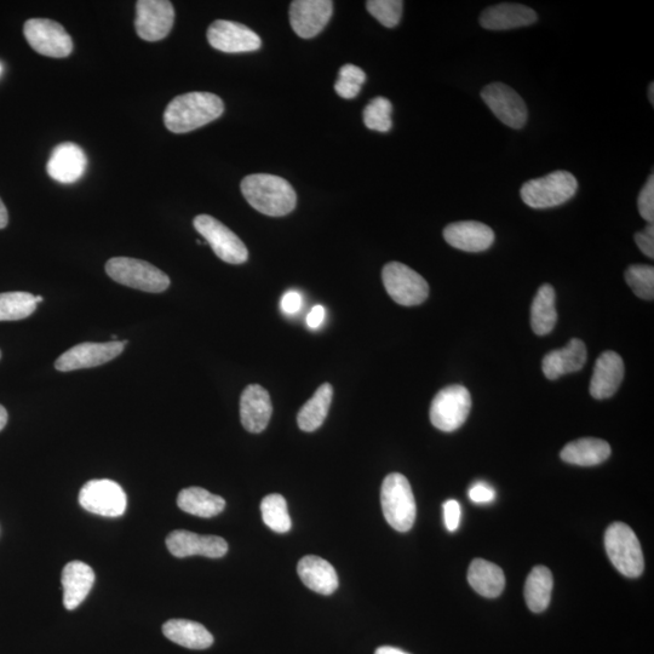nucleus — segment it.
Returning a JSON list of instances; mask_svg holds the SVG:
<instances>
[{"mask_svg":"<svg viewBox=\"0 0 654 654\" xmlns=\"http://www.w3.org/2000/svg\"><path fill=\"white\" fill-rule=\"evenodd\" d=\"M470 409H472V397L469 390L453 384L435 395L430 406V422L441 432H455L467 421Z\"/></svg>","mask_w":654,"mask_h":654,"instance_id":"nucleus-7","label":"nucleus"},{"mask_svg":"<svg viewBox=\"0 0 654 654\" xmlns=\"http://www.w3.org/2000/svg\"><path fill=\"white\" fill-rule=\"evenodd\" d=\"M366 82V74L360 67L354 65H344L335 84V90L338 96L343 99L352 100L360 93L361 86Z\"/></svg>","mask_w":654,"mask_h":654,"instance_id":"nucleus-37","label":"nucleus"},{"mask_svg":"<svg viewBox=\"0 0 654 654\" xmlns=\"http://www.w3.org/2000/svg\"><path fill=\"white\" fill-rule=\"evenodd\" d=\"M79 503L86 512L118 518L125 513L126 495L116 481L101 479L86 483L79 493Z\"/></svg>","mask_w":654,"mask_h":654,"instance_id":"nucleus-11","label":"nucleus"},{"mask_svg":"<svg viewBox=\"0 0 654 654\" xmlns=\"http://www.w3.org/2000/svg\"><path fill=\"white\" fill-rule=\"evenodd\" d=\"M37 303L43 302L42 296H36Z\"/></svg>","mask_w":654,"mask_h":654,"instance_id":"nucleus-49","label":"nucleus"},{"mask_svg":"<svg viewBox=\"0 0 654 654\" xmlns=\"http://www.w3.org/2000/svg\"><path fill=\"white\" fill-rule=\"evenodd\" d=\"M558 320L555 308V291L552 285L545 284L537 291L531 308V326L538 336H545L554 330Z\"/></svg>","mask_w":654,"mask_h":654,"instance_id":"nucleus-32","label":"nucleus"},{"mask_svg":"<svg viewBox=\"0 0 654 654\" xmlns=\"http://www.w3.org/2000/svg\"><path fill=\"white\" fill-rule=\"evenodd\" d=\"M587 357V347L584 342L573 338L564 348L545 355L542 370L548 380H558L561 376L582 370Z\"/></svg>","mask_w":654,"mask_h":654,"instance_id":"nucleus-24","label":"nucleus"},{"mask_svg":"<svg viewBox=\"0 0 654 654\" xmlns=\"http://www.w3.org/2000/svg\"><path fill=\"white\" fill-rule=\"evenodd\" d=\"M8 423V411L5 410V407L0 405V432L7 426Z\"/></svg>","mask_w":654,"mask_h":654,"instance_id":"nucleus-47","label":"nucleus"},{"mask_svg":"<svg viewBox=\"0 0 654 654\" xmlns=\"http://www.w3.org/2000/svg\"><path fill=\"white\" fill-rule=\"evenodd\" d=\"M225 112L223 101L211 93H188L175 97L164 112L166 129L187 134L214 122Z\"/></svg>","mask_w":654,"mask_h":654,"instance_id":"nucleus-1","label":"nucleus"},{"mask_svg":"<svg viewBox=\"0 0 654 654\" xmlns=\"http://www.w3.org/2000/svg\"><path fill=\"white\" fill-rule=\"evenodd\" d=\"M578 191V181L569 171L558 170L521 187V198L532 209H550L569 202Z\"/></svg>","mask_w":654,"mask_h":654,"instance_id":"nucleus-4","label":"nucleus"},{"mask_svg":"<svg viewBox=\"0 0 654 654\" xmlns=\"http://www.w3.org/2000/svg\"><path fill=\"white\" fill-rule=\"evenodd\" d=\"M36 296L28 292H4L0 294V321L22 320L36 312Z\"/></svg>","mask_w":654,"mask_h":654,"instance_id":"nucleus-33","label":"nucleus"},{"mask_svg":"<svg viewBox=\"0 0 654 654\" xmlns=\"http://www.w3.org/2000/svg\"><path fill=\"white\" fill-rule=\"evenodd\" d=\"M177 506L185 513L209 519L225 510L226 501L220 496L212 495L202 487H188L179 493Z\"/></svg>","mask_w":654,"mask_h":654,"instance_id":"nucleus-29","label":"nucleus"},{"mask_svg":"<svg viewBox=\"0 0 654 654\" xmlns=\"http://www.w3.org/2000/svg\"><path fill=\"white\" fill-rule=\"evenodd\" d=\"M163 634L166 639L189 650H206L214 644V636L204 625L188 619H170L163 625Z\"/></svg>","mask_w":654,"mask_h":654,"instance_id":"nucleus-26","label":"nucleus"},{"mask_svg":"<svg viewBox=\"0 0 654 654\" xmlns=\"http://www.w3.org/2000/svg\"><path fill=\"white\" fill-rule=\"evenodd\" d=\"M639 212L642 218L650 225L654 221V176L648 177L646 185L642 188L638 200Z\"/></svg>","mask_w":654,"mask_h":654,"instance_id":"nucleus-39","label":"nucleus"},{"mask_svg":"<svg viewBox=\"0 0 654 654\" xmlns=\"http://www.w3.org/2000/svg\"><path fill=\"white\" fill-rule=\"evenodd\" d=\"M469 498L476 504H486L495 501L496 491L485 483H476L469 490Z\"/></svg>","mask_w":654,"mask_h":654,"instance_id":"nucleus-41","label":"nucleus"},{"mask_svg":"<svg viewBox=\"0 0 654 654\" xmlns=\"http://www.w3.org/2000/svg\"><path fill=\"white\" fill-rule=\"evenodd\" d=\"M280 306L283 312L288 315H294L300 312L302 307V296L300 292L294 290L286 292L283 298H281Z\"/></svg>","mask_w":654,"mask_h":654,"instance_id":"nucleus-43","label":"nucleus"},{"mask_svg":"<svg viewBox=\"0 0 654 654\" xmlns=\"http://www.w3.org/2000/svg\"><path fill=\"white\" fill-rule=\"evenodd\" d=\"M648 99H650L651 105L654 106V84L653 83L650 85V89H648Z\"/></svg>","mask_w":654,"mask_h":654,"instance_id":"nucleus-48","label":"nucleus"},{"mask_svg":"<svg viewBox=\"0 0 654 654\" xmlns=\"http://www.w3.org/2000/svg\"><path fill=\"white\" fill-rule=\"evenodd\" d=\"M630 289L642 300L653 301L654 297V268L646 265L630 266L625 272Z\"/></svg>","mask_w":654,"mask_h":654,"instance_id":"nucleus-36","label":"nucleus"},{"mask_svg":"<svg viewBox=\"0 0 654 654\" xmlns=\"http://www.w3.org/2000/svg\"><path fill=\"white\" fill-rule=\"evenodd\" d=\"M0 358H2V352H0Z\"/></svg>","mask_w":654,"mask_h":654,"instance_id":"nucleus-51","label":"nucleus"},{"mask_svg":"<svg viewBox=\"0 0 654 654\" xmlns=\"http://www.w3.org/2000/svg\"><path fill=\"white\" fill-rule=\"evenodd\" d=\"M462 509L460 503L455 499H450L444 503V520L446 529L450 532L458 530L461 524Z\"/></svg>","mask_w":654,"mask_h":654,"instance_id":"nucleus-40","label":"nucleus"},{"mask_svg":"<svg viewBox=\"0 0 654 654\" xmlns=\"http://www.w3.org/2000/svg\"><path fill=\"white\" fill-rule=\"evenodd\" d=\"M605 548L613 566L628 578H638L645 570L644 554L635 532L624 522H615L605 533Z\"/></svg>","mask_w":654,"mask_h":654,"instance_id":"nucleus-6","label":"nucleus"},{"mask_svg":"<svg viewBox=\"0 0 654 654\" xmlns=\"http://www.w3.org/2000/svg\"><path fill=\"white\" fill-rule=\"evenodd\" d=\"M381 504L384 519L398 532H407L415 524L417 508L409 480L392 473L383 480Z\"/></svg>","mask_w":654,"mask_h":654,"instance_id":"nucleus-3","label":"nucleus"},{"mask_svg":"<svg viewBox=\"0 0 654 654\" xmlns=\"http://www.w3.org/2000/svg\"><path fill=\"white\" fill-rule=\"evenodd\" d=\"M635 243L650 258L654 257V227L648 223L645 231L635 234Z\"/></svg>","mask_w":654,"mask_h":654,"instance_id":"nucleus-42","label":"nucleus"},{"mask_svg":"<svg viewBox=\"0 0 654 654\" xmlns=\"http://www.w3.org/2000/svg\"><path fill=\"white\" fill-rule=\"evenodd\" d=\"M193 225L220 260L229 265H242L248 261L249 251L242 239L216 218L199 215L194 218Z\"/></svg>","mask_w":654,"mask_h":654,"instance_id":"nucleus-9","label":"nucleus"},{"mask_svg":"<svg viewBox=\"0 0 654 654\" xmlns=\"http://www.w3.org/2000/svg\"><path fill=\"white\" fill-rule=\"evenodd\" d=\"M623 377L624 363L621 355L611 351L602 353L595 363L590 394L598 400L613 397L621 387Z\"/></svg>","mask_w":654,"mask_h":654,"instance_id":"nucleus-22","label":"nucleus"},{"mask_svg":"<svg viewBox=\"0 0 654 654\" xmlns=\"http://www.w3.org/2000/svg\"><path fill=\"white\" fill-rule=\"evenodd\" d=\"M375 654H410L404 651L399 650V648L382 646L378 647Z\"/></svg>","mask_w":654,"mask_h":654,"instance_id":"nucleus-46","label":"nucleus"},{"mask_svg":"<svg viewBox=\"0 0 654 654\" xmlns=\"http://www.w3.org/2000/svg\"><path fill=\"white\" fill-rule=\"evenodd\" d=\"M28 44L38 54L54 59L70 56L73 40L59 22L48 19H31L24 26Z\"/></svg>","mask_w":654,"mask_h":654,"instance_id":"nucleus-10","label":"nucleus"},{"mask_svg":"<svg viewBox=\"0 0 654 654\" xmlns=\"http://www.w3.org/2000/svg\"><path fill=\"white\" fill-rule=\"evenodd\" d=\"M108 277L128 288L160 294L170 286V278L151 263L130 257H114L106 263Z\"/></svg>","mask_w":654,"mask_h":654,"instance_id":"nucleus-5","label":"nucleus"},{"mask_svg":"<svg viewBox=\"0 0 654 654\" xmlns=\"http://www.w3.org/2000/svg\"><path fill=\"white\" fill-rule=\"evenodd\" d=\"M124 348V343L118 341L80 343L63 353L56 360L55 367L61 372L91 369L116 359L123 353Z\"/></svg>","mask_w":654,"mask_h":654,"instance_id":"nucleus-14","label":"nucleus"},{"mask_svg":"<svg viewBox=\"0 0 654 654\" xmlns=\"http://www.w3.org/2000/svg\"><path fill=\"white\" fill-rule=\"evenodd\" d=\"M212 48L227 54L252 53L262 47L258 34L237 22L217 20L208 30Z\"/></svg>","mask_w":654,"mask_h":654,"instance_id":"nucleus-15","label":"nucleus"},{"mask_svg":"<svg viewBox=\"0 0 654 654\" xmlns=\"http://www.w3.org/2000/svg\"><path fill=\"white\" fill-rule=\"evenodd\" d=\"M332 397H334V388L330 383H324L314 393L313 398L303 405L297 416L298 427L303 432L312 433L323 426L330 410Z\"/></svg>","mask_w":654,"mask_h":654,"instance_id":"nucleus-30","label":"nucleus"},{"mask_svg":"<svg viewBox=\"0 0 654 654\" xmlns=\"http://www.w3.org/2000/svg\"><path fill=\"white\" fill-rule=\"evenodd\" d=\"M240 188L246 202L263 215L286 216L296 208L295 189L283 177L269 174L249 175L242 181Z\"/></svg>","mask_w":654,"mask_h":654,"instance_id":"nucleus-2","label":"nucleus"},{"mask_svg":"<svg viewBox=\"0 0 654 654\" xmlns=\"http://www.w3.org/2000/svg\"><path fill=\"white\" fill-rule=\"evenodd\" d=\"M554 581L552 572L545 566H537L526 579L525 600L530 610L542 613L552 599Z\"/></svg>","mask_w":654,"mask_h":654,"instance_id":"nucleus-31","label":"nucleus"},{"mask_svg":"<svg viewBox=\"0 0 654 654\" xmlns=\"http://www.w3.org/2000/svg\"><path fill=\"white\" fill-rule=\"evenodd\" d=\"M9 215L8 210L5 208L3 200L0 199V229H3L8 226Z\"/></svg>","mask_w":654,"mask_h":654,"instance_id":"nucleus-45","label":"nucleus"},{"mask_svg":"<svg viewBox=\"0 0 654 654\" xmlns=\"http://www.w3.org/2000/svg\"><path fill=\"white\" fill-rule=\"evenodd\" d=\"M393 106L384 97H376L364 109V124L378 133H388L392 129Z\"/></svg>","mask_w":654,"mask_h":654,"instance_id":"nucleus-35","label":"nucleus"},{"mask_svg":"<svg viewBox=\"0 0 654 654\" xmlns=\"http://www.w3.org/2000/svg\"><path fill=\"white\" fill-rule=\"evenodd\" d=\"M261 512L263 522L274 532L286 533L291 530L292 522L288 510L286 499L273 493L263 498L261 503Z\"/></svg>","mask_w":654,"mask_h":654,"instance_id":"nucleus-34","label":"nucleus"},{"mask_svg":"<svg viewBox=\"0 0 654 654\" xmlns=\"http://www.w3.org/2000/svg\"><path fill=\"white\" fill-rule=\"evenodd\" d=\"M174 22V5L168 0H140L136 3L137 36L146 42H159L168 37Z\"/></svg>","mask_w":654,"mask_h":654,"instance_id":"nucleus-12","label":"nucleus"},{"mask_svg":"<svg viewBox=\"0 0 654 654\" xmlns=\"http://www.w3.org/2000/svg\"><path fill=\"white\" fill-rule=\"evenodd\" d=\"M481 97L495 116L509 128L519 130L524 128L529 111L521 96L510 86L503 83H492L481 91Z\"/></svg>","mask_w":654,"mask_h":654,"instance_id":"nucleus-13","label":"nucleus"},{"mask_svg":"<svg viewBox=\"0 0 654 654\" xmlns=\"http://www.w3.org/2000/svg\"><path fill=\"white\" fill-rule=\"evenodd\" d=\"M273 406L267 390L258 384L246 387L240 398V420L250 433H262L271 421Z\"/></svg>","mask_w":654,"mask_h":654,"instance_id":"nucleus-18","label":"nucleus"},{"mask_svg":"<svg viewBox=\"0 0 654 654\" xmlns=\"http://www.w3.org/2000/svg\"><path fill=\"white\" fill-rule=\"evenodd\" d=\"M166 547L176 558L200 555L210 559L223 558L228 552V543L217 536H202L185 530L172 531L166 537Z\"/></svg>","mask_w":654,"mask_h":654,"instance_id":"nucleus-17","label":"nucleus"},{"mask_svg":"<svg viewBox=\"0 0 654 654\" xmlns=\"http://www.w3.org/2000/svg\"><path fill=\"white\" fill-rule=\"evenodd\" d=\"M561 460L579 467H594L604 463L611 456L607 441L584 438L567 444L561 451Z\"/></svg>","mask_w":654,"mask_h":654,"instance_id":"nucleus-27","label":"nucleus"},{"mask_svg":"<svg viewBox=\"0 0 654 654\" xmlns=\"http://www.w3.org/2000/svg\"><path fill=\"white\" fill-rule=\"evenodd\" d=\"M444 238L452 248L466 252H483L495 242V233L489 226L476 221L452 223L444 229Z\"/></svg>","mask_w":654,"mask_h":654,"instance_id":"nucleus-20","label":"nucleus"},{"mask_svg":"<svg viewBox=\"0 0 654 654\" xmlns=\"http://www.w3.org/2000/svg\"><path fill=\"white\" fill-rule=\"evenodd\" d=\"M366 9L384 27L394 28L403 16L404 3L401 0H369Z\"/></svg>","mask_w":654,"mask_h":654,"instance_id":"nucleus-38","label":"nucleus"},{"mask_svg":"<svg viewBox=\"0 0 654 654\" xmlns=\"http://www.w3.org/2000/svg\"><path fill=\"white\" fill-rule=\"evenodd\" d=\"M0 72H2V66H0Z\"/></svg>","mask_w":654,"mask_h":654,"instance_id":"nucleus-50","label":"nucleus"},{"mask_svg":"<svg viewBox=\"0 0 654 654\" xmlns=\"http://www.w3.org/2000/svg\"><path fill=\"white\" fill-rule=\"evenodd\" d=\"M63 605L73 611L83 604L95 583V572L83 561H71L62 571Z\"/></svg>","mask_w":654,"mask_h":654,"instance_id":"nucleus-23","label":"nucleus"},{"mask_svg":"<svg viewBox=\"0 0 654 654\" xmlns=\"http://www.w3.org/2000/svg\"><path fill=\"white\" fill-rule=\"evenodd\" d=\"M384 288L400 306H418L427 300L429 285L422 275L399 262H390L382 271Z\"/></svg>","mask_w":654,"mask_h":654,"instance_id":"nucleus-8","label":"nucleus"},{"mask_svg":"<svg viewBox=\"0 0 654 654\" xmlns=\"http://www.w3.org/2000/svg\"><path fill=\"white\" fill-rule=\"evenodd\" d=\"M468 581L476 593L495 599L506 588V576L501 567L484 559H475L469 566Z\"/></svg>","mask_w":654,"mask_h":654,"instance_id":"nucleus-28","label":"nucleus"},{"mask_svg":"<svg viewBox=\"0 0 654 654\" xmlns=\"http://www.w3.org/2000/svg\"><path fill=\"white\" fill-rule=\"evenodd\" d=\"M325 320V308L323 306H314L312 308V311L309 312L308 317H307V325L311 327V329H318V327L321 326V324L324 323Z\"/></svg>","mask_w":654,"mask_h":654,"instance_id":"nucleus-44","label":"nucleus"},{"mask_svg":"<svg viewBox=\"0 0 654 654\" xmlns=\"http://www.w3.org/2000/svg\"><path fill=\"white\" fill-rule=\"evenodd\" d=\"M88 158L76 143L65 142L54 148L47 165L51 179L60 183H73L82 179Z\"/></svg>","mask_w":654,"mask_h":654,"instance_id":"nucleus-19","label":"nucleus"},{"mask_svg":"<svg viewBox=\"0 0 654 654\" xmlns=\"http://www.w3.org/2000/svg\"><path fill=\"white\" fill-rule=\"evenodd\" d=\"M297 573L307 588L321 595L334 594L338 588L335 567L319 556L308 555L298 562Z\"/></svg>","mask_w":654,"mask_h":654,"instance_id":"nucleus-25","label":"nucleus"},{"mask_svg":"<svg viewBox=\"0 0 654 654\" xmlns=\"http://www.w3.org/2000/svg\"><path fill=\"white\" fill-rule=\"evenodd\" d=\"M334 13L330 0H295L290 7L292 30L298 37L309 39L324 30Z\"/></svg>","mask_w":654,"mask_h":654,"instance_id":"nucleus-16","label":"nucleus"},{"mask_svg":"<svg viewBox=\"0 0 654 654\" xmlns=\"http://www.w3.org/2000/svg\"><path fill=\"white\" fill-rule=\"evenodd\" d=\"M479 21L485 30L508 31L535 24L537 14L526 5L502 3L485 9Z\"/></svg>","mask_w":654,"mask_h":654,"instance_id":"nucleus-21","label":"nucleus"}]
</instances>
